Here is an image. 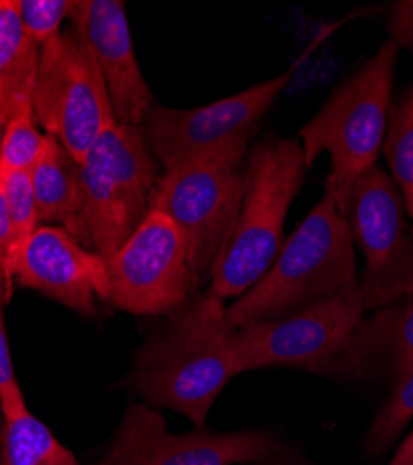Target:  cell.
Here are the masks:
<instances>
[{
    "label": "cell",
    "instance_id": "cell-1",
    "mask_svg": "<svg viewBox=\"0 0 413 465\" xmlns=\"http://www.w3.org/2000/svg\"><path fill=\"white\" fill-rule=\"evenodd\" d=\"M223 300L194 296L170 315L134 360L131 383L152 408H170L203 429L220 393L242 374Z\"/></svg>",
    "mask_w": 413,
    "mask_h": 465
},
{
    "label": "cell",
    "instance_id": "cell-2",
    "mask_svg": "<svg viewBox=\"0 0 413 465\" xmlns=\"http://www.w3.org/2000/svg\"><path fill=\"white\" fill-rule=\"evenodd\" d=\"M354 239L328 181L320 202L281 246L262 280L228 307L235 330L285 319L358 287Z\"/></svg>",
    "mask_w": 413,
    "mask_h": 465
},
{
    "label": "cell",
    "instance_id": "cell-3",
    "mask_svg": "<svg viewBox=\"0 0 413 465\" xmlns=\"http://www.w3.org/2000/svg\"><path fill=\"white\" fill-rule=\"evenodd\" d=\"M308 170L298 140L270 136L251 147L241 213L211 270L212 296L241 298L269 272L281 250L289 207Z\"/></svg>",
    "mask_w": 413,
    "mask_h": 465
},
{
    "label": "cell",
    "instance_id": "cell-4",
    "mask_svg": "<svg viewBox=\"0 0 413 465\" xmlns=\"http://www.w3.org/2000/svg\"><path fill=\"white\" fill-rule=\"evenodd\" d=\"M400 47L386 40L370 60L337 86L300 131L306 166L322 153L331 159L329 183L339 207L352 184L365 175L384 149L393 103V76Z\"/></svg>",
    "mask_w": 413,
    "mask_h": 465
},
{
    "label": "cell",
    "instance_id": "cell-5",
    "mask_svg": "<svg viewBox=\"0 0 413 465\" xmlns=\"http://www.w3.org/2000/svg\"><path fill=\"white\" fill-rule=\"evenodd\" d=\"M157 170L142 127L106 125L81 163L83 209L71 235L104 261L114 257L149 213Z\"/></svg>",
    "mask_w": 413,
    "mask_h": 465
},
{
    "label": "cell",
    "instance_id": "cell-6",
    "mask_svg": "<svg viewBox=\"0 0 413 465\" xmlns=\"http://www.w3.org/2000/svg\"><path fill=\"white\" fill-rule=\"evenodd\" d=\"M244 154L230 151L164 170L149 196V211L164 213L181 231L198 285L211 278L212 264L239 218Z\"/></svg>",
    "mask_w": 413,
    "mask_h": 465
},
{
    "label": "cell",
    "instance_id": "cell-7",
    "mask_svg": "<svg viewBox=\"0 0 413 465\" xmlns=\"http://www.w3.org/2000/svg\"><path fill=\"white\" fill-rule=\"evenodd\" d=\"M32 110L35 124L79 164L106 125L116 122L103 73L79 28L56 34L42 47Z\"/></svg>",
    "mask_w": 413,
    "mask_h": 465
},
{
    "label": "cell",
    "instance_id": "cell-8",
    "mask_svg": "<svg viewBox=\"0 0 413 465\" xmlns=\"http://www.w3.org/2000/svg\"><path fill=\"white\" fill-rule=\"evenodd\" d=\"M292 71L251 86L237 95L198 108H153L142 131L164 170L216 157L230 151H248L261 120L287 88Z\"/></svg>",
    "mask_w": 413,
    "mask_h": 465
},
{
    "label": "cell",
    "instance_id": "cell-9",
    "mask_svg": "<svg viewBox=\"0 0 413 465\" xmlns=\"http://www.w3.org/2000/svg\"><path fill=\"white\" fill-rule=\"evenodd\" d=\"M367 268L359 292L367 309L413 294V237L400 190L382 168L361 175L339 205Z\"/></svg>",
    "mask_w": 413,
    "mask_h": 465
},
{
    "label": "cell",
    "instance_id": "cell-10",
    "mask_svg": "<svg viewBox=\"0 0 413 465\" xmlns=\"http://www.w3.org/2000/svg\"><path fill=\"white\" fill-rule=\"evenodd\" d=\"M106 262L103 300L133 315H172L198 287L177 225L149 211L133 237Z\"/></svg>",
    "mask_w": 413,
    "mask_h": 465
},
{
    "label": "cell",
    "instance_id": "cell-11",
    "mask_svg": "<svg viewBox=\"0 0 413 465\" xmlns=\"http://www.w3.org/2000/svg\"><path fill=\"white\" fill-rule=\"evenodd\" d=\"M365 313L359 285L280 321L235 331L242 372L292 367L329 376Z\"/></svg>",
    "mask_w": 413,
    "mask_h": 465
},
{
    "label": "cell",
    "instance_id": "cell-12",
    "mask_svg": "<svg viewBox=\"0 0 413 465\" xmlns=\"http://www.w3.org/2000/svg\"><path fill=\"white\" fill-rule=\"evenodd\" d=\"M283 454L280 441L259 430L218 434L196 429L172 434L155 408L134 404L125 411L114 445L101 465H239L270 461Z\"/></svg>",
    "mask_w": 413,
    "mask_h": 465
},
{
    "label": "cell",
    "instance_id": "cell-13",
    "mask_svg": "<svg viewBox=\"0 0 413 465\" xmlns=\"http://www.w3.org/2000/svg\"><path fill=\"white\" fill-rule=\"evenodd\" d=\"M42 292L81 315L95 313V296L106 291V262L64 227H37L6 278Z\"/></svg>",
    "mask_w": 413,
    "mask_h": 465
},
{
    "label": "cell",
    "instance_id": "cell-14",
    "mask_svg": "<svg viewBox=\"0 0 413 465\" xmlns=\"http://www.w3.org/2000/svg\"><path fill=\"white\" fill-rule=\"evenodd\" d=\"M71 21L97 60L116 122L142 127L153 110V94L134 54L125 5L120 0H74Z\"/></svg>",
    "mask_w": 413,
    "mask_h": 465
},
{
    "label": "cell",
    "instance_id": "cell-15",
    "mask_svg": "<svg viewBox=\"0 0 413 465\" xmlns=\"http://www.w3.org/2000/svg\"><path fill=\"white\" fill-rule=\"evenodd\" d=\"M413 367V294L380 307L361 319L335 360L329 378H370L391 374L398 380Z\"/></svg>",
    "mask_w": 413,
    "mask_h": 465
},
{
    "label": "cell",
    "instance_id": "cell-16",
    "mask_svg": "<svg viewBox=\"0 0 413 465\" xmlns=\"http://www.w3.org/2000/svg\"><path fill=\"white\" fill-rule=\"evenodd\" d=\"M42 45L25 32L17 3L0 0V125L32 110Z\"/></svg>",
    "mask_w": 413,
    "mask_h": 465
},
{
    "label": "cell",
    "instance_id": "cell-17",
    "mask_svg": "<svg viewBox=\"0 0 413 465\" xmlns=\"http://www.w3.org/2000/svg\"><path fill=\"white\" fill-rule=\"evenodd\" d=\"M30 179L40 220L60 222L69 231L83 209L81 164L56 138L45 134Z\"/></svg>",
    "mask_w": 413,
    "mask_h": 465
},
{
    "label": "cell",
    "instance_id": "cell-18",
    "mask_svg": "<svg viewBox=\"0 0 413 465\" xmlns=\"http://www.w3.org/2000/svg\"><path fill=\"white\" fill-rule=\"evenodd\" d=\"M0 465H79L47 424L28 410L6 420Z\"/></svg>",
    "mask_w": 413,
    "mask_h": 465
},
{
    "label": "cell",
    "instance_id": "cell-19",
    "mask_svg": "<svg viewBox=\"0 0 413 465\" xmlns=\"http://www.w3.org/2000/svg\"><path fill=\"white\" fill-rule=\"evenodd\" d=\"M391 179L400 190L406 214L413 218V83L391 103L384 142Z\"/></svg>",
    "mask_w": 413,
    "mask_h": 465
},
{
    "label": "cell",
    "instance_id": "cell-20",
    "mask_svg": "<svg viewBox=\"0 0 413 465\" xmlns=\"http://www.w3.org/2000/svg\"><path fill=\"white\" fill-rule=\"evenodd\" d=\"M0 181L5 184L8 207H10V220H12V242H10L6 259L3 262L5 276L8 278L12 266L17 262L28 241L35 232L40 214H37V207L34 200L30 172H10L6 175H0Z\"/></svg>",
    "mask_w": 413,
    "mask_h": 465
},
{
    "label": "cell",
    "instance_id": "cell-21",
    "mask_svg": "<svg viewBox=\"0 0 413 465\" xmlns=\"http://www.w3.org/2000/svg\"><path fill=\"white\" fill-rule=\"evenodd\" d=\"M413 417V367L395 380L393 393L374 417L365 438L367 452L379 456L388 450Z\"/></svg>",
    "mask_w": 413,
    "mask_h": 465
},
{
    "label": "cell",
    "instance_id": "cell-22",
    "mask_svg": "<svg viewBox=\"0 0 413 465\" xmlns=\"http://www.w3.org/2000/svg\"><path fill=\"white\" fill-rule=\"evenodd\" d=\"M45 134L35 129L34 110L21 112L5 127L0 147V175L10 172H30L40 157Z\"/></svg>",
    "mask_w": 413,
    "mask_h": 465
},
{
    "label": "cell",
    "instance_id": "cell-23",
    "mask_svg": "<svg viewBox=\"0 0 413 465\" xmlns=\"http://www.w3.org/2000/svg\"><path fill=\"white\" fill-rule=\"evenodd\" d=\"M8 292L10 291L5 276V266L0 262V411H3L6 420L28 410L23 390L17 381L14 360L10 354V342H8V331H6V321H5V305H6Z\"/></svg>",
    "mask_w": 413,
    "mask_h": 465
},
{
    "label": "cell",
    "instance_id": "cell-24",
    "mask_svg": "<svg viewBox=\"0 0 413 465\" xmlns=\"http://www.w3.org/2000/svg\"><path fill=\"white\" fill-rule=\"evenodd\" d=\"M25 32L42 47L60 34L65 19H71L74 0H15Z\"/></svg>",
    "mask_w": 413,
    "mask_h": 465
},
{
    "label": "cell",
    "instance_id": "cell-25",
    "mask_svg": "<svg viewBox=\"0 0 413 465\" xmlns=\"http://www.w3.org/2000/svg\"><path fill=\"white\" fill-rule=\"evenodd\" d=\"M386 28L389 40L413 53V0H398L389 10Z\"/></svg>",
    "mask_w": 413,
    "mask_h": 465
},
{
    "label": "cell",
    "instance_id": "cell-26",
    "mask_svg": "<svg viewBox=\"0 0 413 465\" xmlns=\"http://www.w3.org/2000/svg\"><path fill=\"white\" fill-rule=\"evenodd\" d=\"M12 242V220H10V207L8 198L5 192V184L0 181V262H5L6 253Z\"/></svg>",
    "mask_w": 413,
    "mask_h": 465
},
{
    "label": "cell",
    "instance_id": "cell-27",
    "mask_svg": "<svg viewBox=\"0 0 413 465\" xmlns=\"http://www.w3.org/2000/svg\"><path fill=\"white\" fill-rule=\"evenodd\" d=\"M389 465H413V430L411 434L402 441L397 454L389 461Z\"/></svg>",
    "mask_w": 413,
    "mask_h": 465
},
{
    "label": "cell",
    "instance_id": "cell-28",
    "mask_svg": "<svg viewBox=\"0 0 413 465\" xmlns=\"http://www.w3.org/2000/svg\"><path fill=\"white\" fill-rule=\"evenodd\" d=\"M5 430H6V419L0 411V452H3V443H5Z\"/></svg>",
    "mask_w": 413,
    "mask_h": 465
},
{
    "label": "cell",
    "instance_id": "cell-29",
    "mask_svg": "<svg viewBox=\"0 0 413 465\" xmlns=\"http://www.w3.org/2000/svg\"><path fill=\"white\" fill-rule=\"evenodd\" d=\"M3 136H5V127L0 125V147H3Z\"/></svg>",
    "mask_w": 413,
    "mask_h": 465
},
{
    "label": "cell",
    "instance_id": "cell-30",
    "mask_svg": "<svg viewBox=\"0 0 413 465\" xmlns=\"http://www.w3.org/2000/svg\"><path fill=\"white\" fill-rule=\"evenodd\" d=\"M411 237H413V227H411Z\"/></svg>",
    "mask_w": 413,
    "mask_h": 465
}]
</instances>
